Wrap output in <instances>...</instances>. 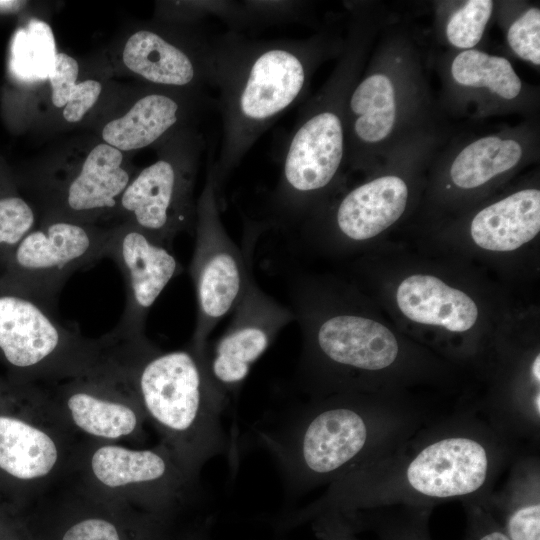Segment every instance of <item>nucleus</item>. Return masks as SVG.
<instances>
[{"label": "nucleus", "instance_id": "obj_35", "mask_svg": "<svg viewBox=\"0 0 540 540\" xmlns=\"http://www.w3.org/2000/svg\"><path fill=\"white\" fill-rule=\"evenodd\" d=\"M532 373L537 384L540 382V356L537 355L532 365Z\"/></svg>", "mask_w": 540, "mask_h": 540}, {"label": "nucleus", "instance_id": "obj_18", "mask_svg": "<svg viewBox=\"0 0 540 540\" xmlns=\"http://www.w3.org/2000/svg\"><path fill=\"white\" fill-rule=\"evenodd\" d=\"M540 231V191L524 189L478 212L471 222V236L490 251H513Z\"/></svg>", "mask_w": 540, "mask_h": 540}, {"label": "nucleus", "instance_id": "obj_25", "mask_svg": "<svg viewBox=\"0 0 540 540\" xmlns=\"http://www.w3.org/2000/svg\"><path fill=\"white\" fill-rule=\"evenodd\" d=\"M67 406L74 423L94 436L118 438L132 433L137 425L136 414L129 406L88 391L72 393Z\"/></svg>", "mask_w": 540, "mask_h": 540}, {"label": "nucleus", "instance_id": "obj_10", "mask_svg": "<svg viewBox=\"0 0 540 540\" xmlns=\"http://www.w3.org/2000/svg\"><path fill=\"white\" fill-rule=\"evenodd\" d=\"M232 312L229 326L206 352L210 378L225 396L239 387L279 332L294 321L289 306L261 290L253 276Z\"/></svg>", "mask_w": 540, "mask_h": 540}, {"label": "nucleus", "instance_id": "obj_13", "mask_svg": "<svg viewBox=\"0 0 540 540\" xmlns=\"http://www.w3.org/2000/svg\"><path fill=\"white\" fill-rule=\"evenodd\" d=\"M85 344L54 310L0 276V355L8 364L21 369L37 367Z\"/></svg>", "mask_w": 540, "mask_h": 540}, {"label": "nucleus", "instance_id": "obj_30", "mask_svg": "<svg viewBox=\"0 0 540 540\" xmlns=\"http://www.w3.org/2000/svg\"><path fill=\"white\" fill-rule=\"evenodd\" d=\"M510 48L523 60L540 64V11L532 7L515 20L507 33Z\"/></svg>", "mask_w": 540, "mask_h": 540}, {"label": "nucleus", "instance_id": "obj_33", "mask_svg": "<svg viewBox=\"0 0 540 540\" xmlns=\"http://www.w3.org/2000/svg\"><path fill=\"white\" fill-rule=\"evenodd\" d=\"M477 540H509L505 531L499 528H492L483 532Z\"/></svg>", "mask_w": 540, "mask_h": 540}, {"label": "nucleus", "instance_id": "obj_23", "mask_svg": "<svg viewBox=\"0 0 540 540\" xmlns=\"http://www.w3.org/2000/svg\"><path fill=\"white\" fill-rule=\"evenodd\" d=\"M451 74L462 86L486 88L506 100L515 99L522 88L509 60L474 49L464 50L454 58Z\"/></svg>", "mask_w": 540, "mask_h": 540}, {"label": "nucleus", "instance_id": "obj_19", "mask_svg": "<svg viewBox=\"0 0 540 540\" xmlns=\"http://www.w3.org/2000/svg\"><path fill=\"white\" fill-rule=\"evenodd\" d=\"M395 121V89L387 75L379 72L369 74L351 89L346 105L345 126H348L356 156L362 147L386 139Z\"/></svg>", "mask_w": 540, "mask_h": 540}, {"label": "nucleus", "instance_id": "obj_15", "mask_svg": "<svg viewBox=\"0 0 540 540\" xmlns=\"http://www.w3.org/2000/svg\"><path fill=\"white\" fill-rule=\"evenodd\" d=\"M211 102L206 92L151 86L123 115L103 126L102 142L123 153L160 143L175 131L193 125Z\"/></svg>", "mask_w": 540, "mask_h": 540}, {"label": "nucleus", "instance_id": "obj_34", "mask_svg": "<svg viewBox=\"0 0 540 540\" xmlns=\"http://www.w3.org/2000/svg\"><path fill=\"white\" fill-rule=\"evenodd\" d=\"M25 2L22 1H0V12H13L20 9Z\"/></svg>", "mask_w": 540, "mask_h": 540}, {"label": "nucleus", "instance_id": "obj_7", "mask_svg": "<svg viewBox=\"0 0 540 540\" xmlns=\"http://www.w3.org/2000/svg\"><path fill=\"white\" fill-rule=\"evenodd\" d=\"M195 232L189 272L197 315L191 346L205 353L208 336L233 311L252 277L249 259L227 234L221 220L212 164L196 203Z\"/></svg>", "mask_w": 540, "mask_h": 540}, {"label": "nucleus", "instance_id": "obj_5", "mask_svg": "<svg viewBox=\"0 0 540 540\" xmlns=\"http://www.w3.org/2000/svg\"><path fill=\"white\" fill-rule=\"evenodd\" d=\"M160 144L158 159L135 174L126 187L116 216L171 249L178 234L195 230L193 191L203 139L190 125Z\"/></svg>", "mask_w": 540, "mask_h": 540}, {"label": "nucleus", "instance_id": "obj_6", "mask_svg": "<svg viewBox=\"0 0 540 540\" xmlns=\"http://www.w3.org/2000/svg\"><path fill=\"white\" fill-rule=\"evenodd\" d=\"M113 231L114 226L41 220L11 252L0 276L55 311L58 296L68 279L106 258Z\"/></svg>", "mask_w": 540, "mask_h": 540}, {"label": "nucleus", "instance_id": "obj_4", "mask_svg": "<svg viewBox=\"0 0 540 540\" xmlns=\"http://www.w3.org/2000/svg\"><path fill=\"white\" fill-rule=\"evenodd\" d=\"M369 413L354 404L307 408L264 437L267 448L294 487H304L356 465L373 438Z\"/></svg>", "mask_w": 540, "mask_h": 540}, {"label": "nucleus", "instance_id": "obj_16", "mask_svg": "<svg viewBox=\"0 0 540 540\" xmlns=\"http://www.w3.org/2000/svg\"><path fill=\"white\" fill-rule=\"evenodd\" d=\"M408 187L395 175L368 181L347 193L334 213L336 229L354 242L371 239L395 223L403 214Z\"/></svg>", "mask_w": 540, "mask_h": 540}, {"label": "nucleus", "instance_id": "obj_8", "mask_svg": "<svg viewBox=\"0 0 540 540\" xmlns=\"http://www.w3.org/2000/svg\"><path fill=\"white\" fill-rule=\"evenodd\" d=\"M166 23L135 30L127 38L122 61L151 86L207 92L214 86L212 36Z\"/></svg>", "mask_w": 540, "mask_h": 540}, {"label": "nucleus", "instance_id": "obj_21", "mask_svg": "<svg viewBox=\"0 0 540 540\" xmlns=\"http://www.w3.org/2000/svg\"><path fill=\"white\" fill-rule=\"evenodd\" d=\"M522 154V146L514 139L482 137L457 154L450 167V177L460 188H476L515 167Z\"/></svg>", "mask_w": 540, "mask_h": 540}, {"label": "nucleus", "instance_id": "obj_24", "mask_svg": "<svg viewBox=\"0 0 540 540\" xmlns=\"http://www.w3.org/2000/svg\"><path fill=\"white\" fill-rule=\"evenodd\" d=\"M79 65L75 58L58 52L49 75L51 101L62 110L68 123H79L97 102L102 84L95 79L78 81Z\"/></svg>", "mask_w": 540, "mask_h": 540}, {"label": "nucleus", "instance_id": "obj_17", "mask_svg": "<svg viewBox=\"0 0 540 540\" xmlns=\"http://www.w3.org/2000/svg\"><path fill=\"white\" fill-rule=\"evenodd\" d=\"M397 304L410 320L442 326L451 332L472 328L478 318L475 302L464 292L452 288L435 276L412 275L397 289Z\"/></svg>", "mask_w": 540, "mask_h": 540}, {"label": "nucleus", "instance_id": "obj_12", "mask_svg": "<svg viewBox=\"0 0 540 540\" xmlns=\"http://www.w3.org/2000/svg\"><path fill=\"white\" fill-rule=\"evenodd\" d=\"M106 258L123 274L126 302L118 326L111 335L127 341L144 340L147 315L168 283L183 271L172 250L152 240L127 222L114 226Z\"/></svg>", "mask_w": 540, "mask_h": 540}, {"label": "nucleus", "instance_id": "obj_29", "mask_svg": "<svg viewBox=\"0 0 540 540\" xmlns=\"http://www.w3.org/2000/svg\"><path fill=\"white\" fill-rule=\"evenodd\" d=\"M243 29L295 23L302 19L305 2L282 0L241 1Z\"/></svg>", "mask_w": 540, "mask_h": 540}, {"label": "nucleus", "instance_id": "obj_22", "mask_svg": "<svg viewBox=\"0 0 540 540\" xmlns=\"http://www.w3.org/2000/svg\"><path fill=\"white\" fill-rule=\"evenodd\" d=\"M91 466L96 478L109 487L154 483L164 479L168 473V464L159 453L120 446H104L96 450Z\"/></svg>", "mask_w": 540, "mask_h": 540}, {"label": "nucleus", "instance_id": "obj_3", "mask_svg": "<svg viewBox=\"0 0 540 540\" xmlns=\"http://www.w3.org/2000/svg\"><path fill=\"white\" fill-rule=\"evenodd\" d=\"M144 406L167 431L191 438L204 459L223 451L221 412L225 395L210 378L206 353L185 350L147 356L137 375Z\"/></svg>", "mask_w": 540, "mask_h": 540}, {"label": "nucleus", "instance_id": "obj_28", "mask_svg": "<svg viewBox=\"0 0 540 540\" xmlns=\"http://www.w3.org/2000/svg\"><path fill=\"white\" fill-rule=\"evenodd\" d=\"M493 2L470 0L457 10L446 25V36L456 48L470 50L481 40L491 17Z\"/></svg>", "mask_w": 540, "mask_h": 540}, {"label": "nucleus", "instance_id": "obj_27", "mask_svg": "<svg viewBox=\"0 0 540 540\" xmlns=\"http://www.w3.org/2000/svg\"><path fill=\"white\" fill-rule=\"evenodd\" d=\"M38 225L37 212L16 194H0V270L20 241Z\"/></svg>", "mask_w": 540, "mask_h": 540}, {"label": "nucleus", "instance_id": "obj_32", "mask_svg": "<svg viewBox=\"0 0 540 540\" xmlns=\"http://www.w3.org/2000/svg\"><path fill=\"white\" fill-rule=\"evenodd\" d=\"M62 540H120L115 526L103 519H86L66 531Z\"/></svg>", "mask_w": 540, "mask_h": 540}, {"label": "nucleus", "instance_id": "obj_11", "mask_svg": "<svg viewBox=\"0 0 540 540\" xmlns=\"http://www.w3.org/2000/svg\"><path fill=\"white\" fill-rule=\"evenodd\" d=\"M288 306L303 328L302 366L324 360L343 369L378 371L397 358L398 342L379 322L346 313L322 319L299 305Z\"/></svg>", "mask_w": 540, "mask_h": 540}, {"label": "nucleus", "instance_id": "obj_2", "mask_svg": "<svg viewBox=\"0 0 540 540\" xmlns=\"http://www.w3.org/2000/svg\"><path fill=\"white\" fill-rule=\"evenodd\" d=\"M353 60L350 54L326 89L304 107L289 136L270 198L271 215L278 226L296 225L339 172Z\"/></svg>", "mask_w": 540, "mask_h": 540}, {"label": "nucleus", "instance_id": "obj_1", "mask_svg": "<svg viewBox=\"0 0 540 540\" xmlns=\"http://www.w3.org/2000/svg\"><path fill=\"white\" fill-rule=\"evenodd\" d=\"M222 139L212 162L217 189L259 137L305 93L325 53L320 37L258 40L228 30L212 36Z\"/></svg>", "mask_w": 540, "mask_h": 540}, {"label": "nucleus", "instance_id": "obj_14", "mask_svg": "<svg viewBox=\"0 0 540 540\" xmlns=\"http://www.w3.org/2000/svg\"><path fill=\"white\" fill-rule=\"evenodd\" d=\"M490 453L470 436H449L423 447L405 469V482L422 496L448 499L470 495L486 483Z\"/></svg>", "mask_w": 540, "mask_h": 540}, {"label": "nucleus", "instance_id": "obj_31", "mask_svg": "<svg viewBox=\"0 0 540 540\" xmlns=\"http://www.w3.org/2000/svg\"><path fill=\"white\" fill-rule=\"evenodd\" d=\"M509 540H540V504L532 501L511 512L506 523Z\"/></svg>", "mask_w": 540, "mask_h": 540}, {"label": "nucleus", "instance_id": "obj_20", "mask_svg": "<svg viewBox=\"0 0 540 540\" xmlns=\"http://www.w3.org/2000/svg\"><path fill=\"white\" fill-rule=\"evenodd\" d=\"M58 451L53 440L28 423L0 416V468L19 479L45 476L54 467Z\"/></svg>", "mask_w": 540, "mask_h": 540}, {"label": "nucleus", "instance_id": "obj_9", "mask_svg": "<svg viewBox=\"0 0 540 540\" xmlns=\"http://www.w3.org/2000/svg\"><path fill=\"white\" fill-rule=\"evenodd\" d=\"M134 175L123 152L98 143L77 167L43 181L41 220L97 224L116 216L120 198Z\"/></svg>", "mask_w": 540, "mask_h": 540}, {"label": "nucleus", "instance_id": "obj_26", "mask_svg": "<svg viewBox=\"0 0 540 540\" xmlns=\"http://www.w3.org/2000/svg\"><path fill=\"white\" fill-rule=\"evenodd\" d=\"M56 52L50 26L40 20L19 30L13 39L11 68L22 79H48L53 69Z\"/></svg>", "mask_w": 540, "mask_h": 540}]
</instances>
